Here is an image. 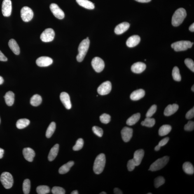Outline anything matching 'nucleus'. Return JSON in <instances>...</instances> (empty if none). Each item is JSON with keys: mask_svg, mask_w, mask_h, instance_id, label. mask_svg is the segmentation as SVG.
<instances>
[{"mask_svg": "<svg viewBox=\"0 0 194 194\" xmlns=\"http://www.w3.org/2000/svg\"><path fill=\"white\" fill-rule=\"evenodd\" d=\"M187 16V12L184 8H181L176 10L172 17V24L174 27H178L182 24Z\"/></svg>", "mask_w": 194, "mask_h": 194, "instance_id": "obj_1", "label": "nucleus"}, {"mask_svg": "<svg viewBox=\"0 0 194 194\" xmlns=\"http://www.w3.org/2000/svg\"><path fill=\"white\" fill-rule=\"evenodd\" d=\"M106 163L105 155L101 153L98 155L94 162L93 170L94 173L97 174L101 173L104 170Z\"/></svg>", "mask_w": 194, "mask_h": 194, "instance_id": "obj_2", "label": "nucleus"}, {"mask_svg": "<svg viewBox=\"0 0 194 194\" xmlns=\"http://www.w3.org/2000/svg\"><path fill=\"white\" fill-rule=\"evenodd\" d=\"M90 44V40L87 38L80 43L78 48L79 53L76 57L77 60L78 62H81L83 60L88 51Z\"/></svg>", "mask_w": 194, "mask_h": 194, "instance_id": "obj_3", "label": "nucleus"}, {"mask_svg": "<svg viewBox=\"0 0 194 194\" xmlns=\"http://www.w3.org/2000/svg\"><path fill=\"white\" fill-rule=\"evenodd\" d=\"M169 160V157L165 156L156 160L150 166L149 170L155 172L163 168L167 165Z\"/></svg>", "mask_w": 194, "mask_h": 194, "instance_id": "obj_4", "label": "nucleus"}, {"mask_svg": "<svg viewBox=\"0 0 194 194\" xmlns=\"http://www.w3.org/2000/svg\"><path fill=\"white\" fill-rule=\"evenodd\" d=\"M193 43L189 41H180L173 43L171 45L172 48L176 52L186 50L191 48Z\"/></svg>", "mask_w": 194, "mask_h": 194, "instance_id": "obj_5", "label": "nucleus"}, {"mask_svg": "<svg viewBox=\"0 0 194 194\" xmlns=\"http://www.w3.org/2000/svg\"><path fill=\"white\" fill-rule=\"evenodd\" d=\"M1 182L3 186L7 189L12 188L13 184V176L10 173L4 172L1 174L0 177Z\"/></svg>", "mask_w": 194, "mask_h": 194, "instance_id": "obj_6", "label": "nucleus"}, {"mask_svg": "<svg viewBox=\"0 0 194 194\" xmlns=\"http://www.w3.org/2000/svg\"><path fill=\"white\" fill-rule=\"evenodd\" d=\"M21 17L24 22H28L34 16V13L31 9L29 7H24L21 10Z\"/></svg>", "mask_w": 194, "mask_h": 194, "instance_id": "obj_7", "label": "nucleus"}, {"mask_svg": "<svg viewBox=\"0 0 194 194\" xmlns=\"http://www.w3.org/2000/svg\"><path fill=\"white\" fill-rule=\"evenodd\" d=\"M55 32L51 28H48L42 33L41 39L44 42H49L53 41L55 37Z\"/></svg>", "mask_w": 194, "mask_h": 194, "instance_id": "obj_8", "label": "nucleus"}, {"mask_svg": "<svg viewBox=\"0 0 194 194\" xmlns=\"http://www.w3.org/2000/svg\"><path fill=\"white\" fill-rule=\"evenodd\" d=\"M91 65L97 73L101 72L105 67L104 61L98 57H96L92 59Z\"/></svg>", "mask_w": 194, "mask_h": 194, "instance_id": "obj_9", "label": "nucleus"}, {"mask_svg": "<svg viewBox=\"0 0 194 194\" xmlns=\"http://www.w3.org/2000/svg\"><path fill=\"white\" fill-rule=\"evenodd\" d=\"M111 84L109 81L104 82L97 89V92L101 95H107L111 90Z\"/></svg>", "mask_w": 194, "mask_h": 194, "instance_id": "obj_10", "label": "nucleus"}, {"mask_svg": "<svg viewBox=\"0 0 194 194\" xmlns=\"http://www.w3.org/2000/svg\"><path fill=\"white\" fill-rule=\"evenodd\" d=\"M12 10L11 0H3L1 11L3 16L9 17L11 15Z\"/></svg>", "mask_w": 194, "mask_h": 194, "instance_id": "obj_11", "label": "nucleus"}, {"mask_svg": "<svg viewBox=\"0 0 194 194\" xmlns=\"http://www.w3.org/2000/svg\"><path fill=\"white\" fill-rule=\"evenodd\" d=\"M50 8L53 15L57 18L60 20L64 18L65 16L64 12L59 8L58 5L55 3H52L50 5Z\"/></svg>", "mask_w": 194, "mask_h": 194, "instance_id": "obj_12", "label": "nucleus"}, {"mask_svg": "<svg viewBox=\"0 0 194 194\" xmlns=\"http://www.w3.org/2000/svg\"><path fill=\"white\" fill-rule=\"evenodd\" d=\"M53 59L48 57H40L36 60L37 65L41 67H48L53 63Z\"/></svg>", "mask_w": 194, "mask_h": 194, "instance_id": "obj_13", "label": "nucleus"}, {"mask_svg": "<svg viewBox=\"0 0 194 194\" xmlns=\"http://www.w3.org/2000/svg\"><path fill=\"white\" fill-rule=\"evenodd\" d=\"M133 133V130L132 128L128 127H124L121 132L123 141L127 142L130 141L132 137Z\"/></svg>", "mask_w": 194, "mask_h": 194, "instance_id": "obj_14", "label": "nucleus"}, {"mask_svg": "<svg viewBox=\"0 0 194 194\" xmlns=\"http://www.w3.org/2000/svg\"><path fill=\"white\" fill-rule=\"evenodd\" d=\"M60 100L66 109H70L72 107V105L69 96L66 92H62L60 94Z\"/></svg>", "mask_w": 194, "mask_h": 194, "instance_id": "obj_15", "label": "nucleus"}, {"mask_svg": "<svg viewBox=\"0 0 194 194\" xmlns=\"http://www.w3.org/2000/svg\"><path fill=\"white\" fill-rule=\"evenodd\" d=\"M23 154L24 158L29 162H32L35 156L34 150L29 148H24L23 150Z\"/></svg>", "mask_w": 194, "mask_h": 194, "instance_id": "obj_16", "label": "nucleus"}, {"mask_svg": "<svg viewBox=\"0 0 194 194\" xmlns=\"http://www.w3.org/2000/svg\"><path fill=\"white\" fill-rule=\"evenodd\" d=\"M146 67L145 64L142 62H138L132 65L131 70L134 73L139 74L144 72Z\"/></svg>", "mask_w": 194, "mask_h": 194, "instance_id": "obj_17", "label": "nucleus"}, {"mask_svg": "<svg viewBox=\"0 0 194 194\" xmlns=\"http://www.w3.org/2000/svg\"><path fill=\"white\" fill-rule=\"evenodd\" d=\"M130 27V24L127 22H124L118 24L115 27L114 32L116 34L120 35L126 31Z\"/></svg>", "mask_w": 194, "mask_h": 194, "instance_id": "obj_18", "label": "nucleus"}, {"mask_svg": "<svg viewBox=\"0 0 194 194\" xmlns=\"http://www.w3.org/2000/svg\"><path fill=\"white\" fill-rule=\"evenodd\" d=\"M144 156V151L143 149L137 150L134 152V160L136 166H138L140 164Z\"/></svg>", "mask_w": 194, "mask_h": 194, "instance_id": "obj_19", "label": "nucleus"}, {"mask_svg": "<svg viewBox=\"0 0 194 194\" xmlns=\"http://www.w3.org/2000/svg\"><path fill=\"white\" fill-rule=\"evenodd\" d=\"M141 41V38L139 36L135 35L129 37L127 40L126 44L129 48L135 47L139 44Z\"/></svg>", "mask_w": 194, "mask_h": 194, "instance_id": "obj_20", "label": "nucleus"}, {"mask_svg": "<svg viewBox=\"0 0 194 194\" xmlns=\"http://www.w3.org/2000/svg\"><path fill=\"white\" fill-rule=\"evenodd\" d=\"M179 109L178 105L174 104L169 105L166 108L164 111V114L166 116H169L176 112Z\"/></svg>", "mask_w": 194, "mask_h": 194, "instance_id": "obj_21", "label": "nucleus"}, {"mask_svg": "<svg viewBox=\"0 0 194 194\" xmlns=\"http://www.w3.org/2000/svg\"><path fill=\"white\" fill-rule=\"evenodd\" d=\"M145 94V92L144 90L142 89H139L134 91L131 94V99L134 101L139 100L144 97Z\"/></svg>", "mask_w": 194, "mask_h": 194, "instance_id": "obj_22", "label": "nucleus"}, {"mask_svg": "<svg viewBox=\"0 0 194 194\" xmlns=\"http://www.w3.org/2000/svg\"><path fill=\"white\" fill-rule=\"evenodd\" d=\"M8 45L10 49L15 55H18L20 53V49L18 44L14 39L10 40L8 42Z\"/></svg>", "mask_w": 194, "mask_h": 194, "instance_id": "obj_23", "label": "nucleus"}, {"mask_svg": "<svg viewBox=\"0 0 194 194\" xmlns=\"http://www.w3.org/2000/svg\"><path fill=\"white\" fill-rule=\"evenodd\" d=\"M59 150V145L56 144L50 150L49 154L48 159L50 162L53 161L55 159L58 154Z\"/></svg>", "mask_w": 194, "mask_h": 194, "instance_id": "obj_24", "label": "nucleus"}, {"mask_svg": "<svg viewBox=\"0 0 194 194\" xmlns=\"http://www.w3.org/2000/svg\"><path fill=\"white\" fill-rule=\"evenodd\" d=\"M5 102L7 105L11 106L15 101V94L13 92L9 91L7 92L4 97Z\"/></svg>", "mask_w": 194, "mask_h": 194, "instance_id": "obj_25", "label": "nucleus"}, {"mask_svg": "<svg viewBox=\"0 0 194 194\" xmlns=\"http://www.w3.org/2000/svg\"><path fill=\"white\" fill-rule=\"evenodd\" d=\"M77 2L80 6L89 10H93L95 6L93 3L88 0H76Z\"/></svg>", "mask_w": 194, "mask_h": 194, "instance_id": "obj_26", "label": "nucleus"}, {"mask_svg": "<svg viewBox=\"0 0 194 194\" xmlns=\"http://www.w3.org/2000/svg\"><path fill=\"white\" fill-rule=\"evenodd\" d=\"M74 164V162L73 161H69L67 163L64 164L59 168V173L63 174L68 173Z\"/></svg>", "mask_w": 194, "mask_h": 194, "instance_id": "obj_27", "label": "nucleus"}, {"mask_svg": "<svg viewBox=\"0 0 194 194\" xmlns=\"http://www.w3.org/2000/svg\"><path fill=\"white\" fill-rule=\"evenodd\" d=\"M141 117V114L137 113L132 115L127 119L126 123L128 125L132 126L135 125L139 121Z\"/></svg>", "mask_w": 194, "mask_h": 194, "instance_id": "obj_28", "label": "nucleus"}, {"mask_svg": "<svg viewBox=\"0 0 194 194\" xmlns=\"http://www.w3.org/2000/svg\"><path fill=\"white\" fill-rule=\"evenodd\" d=\"M183 169L186 174L192 175L194 174V168L192 164L189 162H185L183 164Z\"/></svg>", "mask_w": 194, "mask_h": 194, "instance_id": "obj_29", "label": "nucleus"}, {"mask_svg": "<svg viewBox=\"0 0 194 194\" xmlns=\"http://www.w3.org/2000/svg\"><path fill=\"white\" fill-rule=\"evenodd\" d=\"M172 129V127L170 125H163L159 129V135L161 136L167 135L170 132Z\"/></svg>", "mask_w": 194, "mask_h": 194, "instance_id": "obj_30", "label": "nucleus"}, {"mask_svg": "<svg viewBox=\"0 0 194 194\" xmlns=\"http://www.w3.org/2000/svg\"><path fill=\"white\" fill-rule=\"evenodd\" d=\"M42 99L41 96L35 94L32 96L30 100V104L32 106H37L41 104Z\"/></svg>", "mask_w": 194, "mask_h": 194, "instance_id": "obj_31", "label": "nucleus"}, {"mask_svg": "<svg viewBox=\"0 0 194 194\" xmlns=\"http://www.w3.org/2000/svg\"><path fill=\"white\" fill-rule=\"evenodd\" d=\"M30 121L27 119H21L17 121L16 125L17 128L22 129L25 128L29 125Z\"/></svg>", "mask_w": 194, "mask_h": 194, "instance_id": "obj_32", "label": "nucleus"}, {"mask_svg": "<svg viewBox=\"0 0 194 194\" xmlns=\"http://www.w3.org/2000/svg\"><path fill=\"white\" fill-rule=\"evenodd\" d=\"M56 129V124L55 122H52L47 129L46 136L48 138H50L55 132Z\"/></svg>", "mask_w": 194, "mask_h": 194, "instance_id": "obj_33", "label": "nucleus"}, {"mask_svg": "<svg viewBox=\"0 0 194 194\" xmlns=\"http://www.w3.org/2000/svg\"><path fill=\"white\" fill-rule=\"evenodd\" d=\"M155 120L154 118L151 117H147L144 121L142 122L141 125L148 127H152L155 125Z\"/></svg>", "mask_w": 194, "mask_h": 194, "instance_id": "obj_34", "label": "nucleus"}, {"mask_svg": "<svg viewBox=\"0 0 194 194\" xmlns=\"http://www.w3.org/2000/svg\"><path fill=\"white\" fill-rule=\"evenodd\" d=\"M31 188L30 181L29 179H26L24 181L23 184V190L24 193L25 194H28L30 192Z\"/></svg>", "mask_w": 194, "mask_h": 194, "instance_id": "obj_35", "label": "nucleus"}, {"mask_svg": "<svg viewBox=\"0 0 194 194\" xmlns=\"http://www.w3.org/2000/svg\"><path fill=\"white\" fill-rule=\"evenodd\" d=\"M172 76L175 81H180L181 80V76L180 75L179 68L175 67L172 71Z\"/></svg>", "mask_w": 194, "mask_h": 194, "instance_id": "obj_36", "label": "nucleus"}, {"mask_svg": "<svg viewBox=\"0 0 194 194\" xmlns=\"http://www.w3.org/2000/svg\"><path fill=\"white\" fill-rule=\"evenodd\" d=\"M36 192L38 194H46L49 193L50 188L46 186H40L36 188Z\"/></svg>", "mask_w": 194, "mask_h": 194, "instance_id": "obj_37", "label": "nucleus"}, {"mask_svg": "<svg viewBox=\"0 0 194 194\" xmlns=\"http://www.w3.org/2000/svg\"><path fill=\"white\" fill-rule=\"evenodd\" d=\"M165 182V180L164 177L162 176H158L155 178L154 181L155 187L156 188L162 186Z\"/></svg>", "mask_w": 194, "mask_h": 194, "instance_id": "obj_38", "label": "nucleus"}, {"mask_svg": "<svg viewBox=\"0 0 194 194\" xmlns=\"http://www.w3.org/2000/svg\"><path fill=\"white\" fill-rule=\"evenodd\" d=\"M84 141L82 139H78L77 141L76 144L73 147V149L74 151H79L83 148V146Z\"/></svg>", "mask_w": 194, "mask_h": 194, "instance_id": "obj_39", "label": "nucleus"}, {"mask_svg": "<svg viewBox=\"0 0 194 194\" xmlns=\"http://www.w3.org/2000/svg\"><path fill=\"white\" fill-rule=\"evenodd\" d=\"M100 119L101 123L104 124L109 123L111 120V117L109 114H103L100 117Z\"/></svg>", "mask_w": 194, "mask_h": 194, "instance_id": "obj_40", "label": "nucleus"}, {"mask_svg": "<svg viewBox=\"0 0 194 194\" xmlns=\"http://www.w3.org/2000/svg\"><path fill=\"white\" fill-rule=\"evenodd\" d=\"M185 64L190 70L194 72V62L191 59L187 58L184 61Z\"/></svg>", "mask_w": 194, "mask_h": 194, "instance_id": "obj_41", "label": "nucleus"}, {"mask_svg": "<svg viewBox=\"0 0 194 194\" xmlns=\"http://www.w3.org/2000/svg\"><path fill=\"white\" fill-rule=\"evenodd\" d=\"M52 193L53 194H64L65 190L63 188L59 187H54L52 190Z\"/></svg>", "mask_w": 194, "mask_h": 194, "instance_id": "obj_42", "label": "nucleus"}, {"mask_svg": "<svg viewBox=\"0 0 194 194\" xmlns=\"http://www.w3.org/2000/svg\"><path fill=\"white\" fill-rule=\"evenodd\" d=\"M157 110V106L155 105H152L150 108L147 113L146 117H151L156 112Z\"/></svg>", "mask_w": 194, "mask_h": 194, "instance_id": "obj_43", "label": "nucleus"}, {"mask_svg": "<svg viewBox=\"0 0 194 194\" xmlns=\"http://www.w3.org/2000/svg\"><path fill=\"white\" fill-rule=\"evenodd\" d=\"M92 131L96 135L99 137H101L103 135V131L101 128L97 126H94L92 127Z\"/></svg>", "mask_w": 194, "mask_h": 194, "instance_id": "obj_44", "label": "nucleus"}, {"mask_svg": "<svg viewBox=\"0 0 194 194\" xmlns=\"http://www.w3.org/2000/svg\"><path fill=\"white\" fill-rule=\"evenodd\" d=\"M185 131H191L194 130V122L193 121H189L185 125L184 128Z\"/></svg>", "mask_w": 194, "mask_h": 194, "instance_id": "obj_45", "label": "nucleus"}, {"mask_svg": "<svg viewBox=\"0 0 194 194\" xmlns=\"http://www.w3.org/2000/svg\"><path fill=\"white\" fill-rule=\"evenodd\" d=\"M127 166L128 169L129 171H132L135 168L136 165L135 162L133 159L128 161Z\"/></svg>", "mask_w": 194, "mask_h": 194, "instance_id": "obj_46", "label": "nucleus"}, {"mask_svg": "<svg viewBox=\"0 0 194 194\" xmlns=\"http://www.w3.org/2000/svg\"><path fill=\"white\" fill-rule=\"evenodd\" d=\"M194 117V108H192L187 113L186 117L187 119H190L193 118Z\"/></svg>", "mask_w": 194, "mask_h": 194, "instance_id": "obj_47", "label": "nucleus"}, {"mask_svg": "<svg viewBox=\"0 0 194 194\" xmlns=\"http://www.w3.org/2000/svg\"><path fill=\"white\" fill-rule=\"evenodd\" d=\"M169 137H166L164 138V139H162V140L160 141V142H159V145L161 147L165 146V145L167 144L168 142L169 141Z\"/></svg>", "mask_w": 194, "mask_h": 194, "instance_id": "obj_48", "label": "nucleus"}, {"mask_svg": "<svg viewBox=\"0 0 194 194\" xmlns=\"http://www.w3.org/2000/svg\"><path fill=\"white\" fill-rule=\"evenodd\" d=\"M8 59L7 57L3 55V54L0 51V61L6 62L7 61Z\"/></svg>", "mask_w": 194, "mask_h": 194, "instance_id": "obj_49", "label": "nucleus"}, {"mask_svg": "<svg viewBox=\"0 0 194 194\" xmlns=\"http://www.w3.org/2000/svg\"><path fill=\"white\" fill-rule=\"evenodd\" d=\"M114 192L115 194H123L121 190L118 188H115L114 190Z\"/></svg>", "mask_w": 194, "mask_h": 194, "instance_id": "obj_50", "label": "nucleus"}, {"mask_svg": "<svg viewBox=\"0 0 194 194\" xmlns=\"http://www.w3.org/2000/svg\"><path fill=\"white\" fill-rule=\"evenodd\" d=\"M4 153V150L2 149V148H0V159L3 158V154Z\"/></svg>", "mask_w": 194, "mask_h": 194, "instance_id": "obj_51", "label": "nucleus"}, {"mask_svg": "<svg viewBox=\"0 0 194 194\" xmlns=\"http://www.w3.org/2000/svg\"><path fill=\"white\" fill-rule=\"evenodd\" d=\"M135 1L141 3H148L150 2L151 0H135Z\"/></svg>", "mask_w": 194, "mask_h": 194, "instance_id": "obj_52", "label": "nucleus"}, {"mask_svg": "<svg viewBox=\"0 0 194 194\" xmlns=\"http://www.w3.org/2000/svg\"><path fill=\"white\" fill-rule=\"evenodd\" d=\"M189 30L191 32H193L194 31V24L193 23L189 27Z\"/></svg>", "mask_w": 194, "mask_h": 194, "instance_id": "obj_53", "label": "nucleus"}, {"mask_svg": "<svg viewBox=\"0 0 194 194\" xmlns=\"http://www.w3.org/2000/svg\"><path fill=\"white\" fill-rule=\"evenodd\" d=\"M161 147L159 145H158L156 146V147H155V151H158L159 150H160V148Z\"/></svg>", "mask_w": 194, "mask_h": 194, "instance_id": "obj_54", "label": "nucleus"}, {"mask_svg": "<svg viewBox=\"0 0 194 194\" xmlns=\"http://www.w3.org/2000/svg\"><path fill=\"white\" fill-rule=\"evenodd\" d=\"M3 83H4V79L2 77L0 76V85L2 84Z\"/></svg>", "mask_w": 194, "mask_h": 194, "instance_id": "obj_55", "label": "nucleus"}, {"mask_svg": "<svg viewBox=\"0 0 194 194\" xmlns=\"http://www.w3.org/2000/svg\"><path fill=\"white\" fill-rule=\"evenodd\" d=\"M72 194H78V192L77 190H75L71 192Z\"/></svg>", "mask_w": 194, "mask_h": 194, "instance_id": "obj_56", "label": "nucleus"}, {"mask_svg": "<svg viewBox=\"0 0 194 194\" xmlns=\"http://www.w3.org/2000/svg\"><path fill=\"white\" fill-rule=\"evenodd\" d=\"M192 91L194 92V85H193V86H192Z\"/></svg>", "mask_w": 194, "mask_h": 194, "instance_id": "obj_57", "label": "nucleus"}, {"mask_svg": "<svg viewBox=\"0 0 194 194\" xmlns=\"http://www.w3.org/2000/svg\"><path fill=\"white\" fill-rule=\"evenodd\" d=\"M100 194H106V193L105 192H101V193Z\"/></svg>", "mask_w": 194, "mask_h": 194, "instance_id": "obj_58", "label": "nucleus"}, {"mask_svg": "<svg viewBox=\"0 0 194 194\" xmlns=\"http://www.w3.org/2000/svg\"><path fill=\"white\" fill-rule=\"evenodd\" d=\"M152 193H148V194H152Z\"/></svg>", "mask_w": 194, "mask_h": 194, "instance_id": "obj_59", "label": "nucleus"}, {"mask_svg": "<svg viewBox=\"0 0 194 194\" xmlns=\"http://www.w3.org/2000/svg\"><path fill=\"white\" fill-rule=\"evenodd\" d=\"M0 123H1V119H0Z\"/></svg>", "mask_w": 194, "mask_h": 194, "instance_id": "obj_60", "label": "nucleus"}]
</instances>
